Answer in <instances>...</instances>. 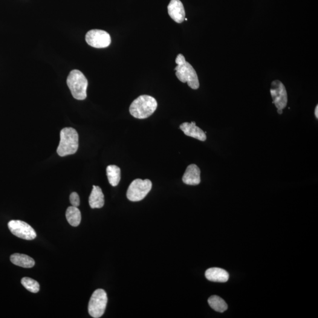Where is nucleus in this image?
<instances>
[{"instance_id": "1", "label": "nucleus", "mask_w": 318, "mask_h": 318, "mask_svg": "<svg viewBox=\"0 0 318 318\" xmlns=\"http://www.w3.org/2000/svg\"><path fill=\"white\" fill-rule=\"evenodd\" d=\"M175 62L177 66L175 68L176 76L181 82L187 83L191 89L196 90L199 88V81L197 73L192 66L186 62L183 54H179Z\"/></svg>"}, {"instance_id": "2", "label": "nucleus", "mask_w": 318, "mask_h": 318, "mask_svg": "<svg viewBox=\"0 0 318 318\" xmlns=\"http://www.w3.org/2000/svg\"><path fill=\"white\" fill-rule=\"evenodd\" d=\"M158 108L157 101L148 95H142L137 98L130 106V114L138 119H144L152 115Z\"/></svg>"}, {"instance_id": "3", "label": "nucleus", "mask_w": 318, "mask_h": 318, "mask_svg": "<svg viewBox=\"0 0 318 318\" xmlns=\"http://www.w3.org/2000/svg\"><path fill=\"white\" fill-rule=\"evenodd\" d=\"M79 148V135L72 127H66L60 132V141L57 147L58 155L62 157L73 155Z\"/></svg>"}, {"instance_id": "4", "label": "nucleus", "mask_w": 318, "mask_h": 318, "mask_svg": "<svg viewBox=\"0 0 318 318\" xmlns=\"http://www.w3.org/2000/svg\"><path fill=\"white\" fill-rule=\"evenodd\" d=\"M67 84L74 99H86L88 81L82 72L78 70L71 71L68 77Z\"/></svg>"}, {"instance_id": "5", "label": "nucleus", "mask_w": 318, "mask_h": 318, "mask_svg": "<svg viewBox=\"0 0 318 318\" xmlns=\"http://www.w3.org/2000/svg\"><path fill=\"white\" fill-rule=\"evenodd\" d=\"M152 187V182L149 179H136L130 184L127 192V198L132 202L142 201L151 190Z\"/></svg>"}, {"instance_id": "6", "label": "nucleus", "mask_w": 318, "mask_h": 318, "mask_svg": "<svg viewBox=\"0 0 318 318\" xmlns=\"http://www.w3.org/2000/svg\"><path fill=\"white\" fill-rule=\"evenodd\" d=\"M108 300V296L105 290L102 289L95 290L89 303L88 310L91 316L94 318L102 317L106 311Z\"/></svg>"}, {"instance_id": "7", "label": "nucleus", "mask_w": 318, "mask_h": 318, "mask_svg": "<svg viewBox=\"0 0 318 318\" xmlns=\"http://www.w3.org/2000/svg\"><path fill=\"white\" fill-rule=\"evenodd\" d=\"M8 227L10 232L18 238L28 241L36 238V231L25 222L13 220L8 223Z\"/></svg>"}, {"instance_id": "8", "label": "nucleus", "mask_w": 318, "mask_h": 318, "mask_svg": "<svg viewBox=\"0 0 318 318\" xmlns=\"http://www.w3.org/2000/svg\"><path fill=\"white\" fill-rule=\"evenodd\" d=\"M86 41L89 45L96 48H104L109 47L111 44V37L104 30H91L86 36Z\"/></svg>"}, {"instance_id": "9", "label": "nucleus", "mask_w": 318, "mask_h": 318, "mask_svg": "<svg viewBox=\"0 0 318 318\" xmlns=\"http://www.w3.org/2000/svg\"><path fill=\"white\" fill-rule=\"evenodd\" d=\"M271 94L273 99V103L278 109H285L287 106V91L283 84L279 80L272 83Z\"/></svg>"}, {"instance_id": "10", "label": "nucleus", "mask_w": 318, "mask_h": 318, "mask_svg": "<svg viewBox=\"0 0 318 318\" xmlns=\"http://www.w3.org/2000/svg\"><path fill=\"white\" fill-rule=\"evenodd\" d=\"M167 9L169 15L175 22L182 23L184 22L186 14L183 5L180 0H171Z\"/></svg>"}, {"instance_id": "11", "label": "nucleus", "mask_w": 318, "mask_h": 318, "mask_svg": "<svg viewBox=\"0 0 318 318\" xmlns=\"http://www.w3.org/2000/svg\"><path fill=\"white\" fill-rule=\"evenodd\" d=\"M180 129L187 136L192 137L202 141L206 140V133L196 126L194 121H192V123H182L180 126Z\"/></svg>"}, {"instance_id": "12", "label": "nucleus", "mask_w": 318, "mask_h": 318, "mask_svg": "<svg viewBox=\"0 0 318 318\" xmlns=\"http://www.w3.org/2000/svg\"><path fill=\"white\" fill-rule=\"evenodd\" d=\"M182 181L183 183L192 186H196L201 183V170L195 164H190L187 167Z\"/></svg>"}, {"instance_id": "13", "label": "nucleus", "mask_w": 318, "mask_h": 318, "mask_svg": "<svg viewBox=\"0 0 318 318\" xmlns=\"http://www.w3.org/2000/svg\"><path fill=\"white\" fill-rule=\"evenodd\" d=\"M205 276L207 280L215 282H226L229 278L227 272L219 268L208 269L205 273Z\"/></svg>"}, {"instance_id": "14", "label": "nucleus", "mask_w": 318, "mask_h": 318, "mask_svg": "<svg viewBox=\"0 0 318 318\" xmlns=\"http://www.w3.org/2000/svg\"><path fill=\"white\" fill-rule=\"evenodd\" d=\"M89 204L92 209H100L105 204V196L99 186H92V190L89 197Z\"/></svg>"}, {"instance_id": "15", "label": "nucleus", "mask_w": 318, "mask_h": 318, "mask_svg": "<svg viewBox=\"0 0 318 318\" xmlns=\"http://www.w3.org/2000/svg\"><path fill=\"white\" fill-rule=\"evenodd\" d=\"M10 261L14 265L24 268H33L35 265L34 259L24 254L14 253L10 256Z\"/></svg>"}, {"instance_id": "16", "label": "nucleus", "mask_w": 318, "mask_h": 318, "mask_svg": "<svg viewBox=\"0 0 318 318\" xmlns=\"http://www.w3.org/2000/svg\"><path fill=\"white\" fill-rule=\"evenodd\" d=\"M66 219H67L69 224L72 227H76L79 226L82 220L81 212L77 207L70 206L68 208L66 213Z\"/></svg>"}, {"instance_id": "17", "label": "nucleus", "mask_w": 318, "mask_h": 318, "mask_svg": "<svg viewBox=\"0 0 318 318\" xmlns=\"http://www.w3.org/2000/svg\"><path fill=\"white\" fill-rule=\"evenodd\" d=\"M107 176L110 184L112 186H117L121 179V170L115 165H109L106 169Z\"/></svg>"}, {"instance_id": "18", "label": "nucleus", "mask_w": 318, "mask_h": 318, "mask_svg": "<svg viewBox=\"0 0 318 318\" xmlns=\"http://www.w3.org/2000/svg\"><path fill=\"white\" fill-rule=\"evenodd\" d=\"M208 303L213 310L221 312V313L226 311L227 309V305L226 302L218 296H210L208 299Z\"/></svg>"}, {"instance_id": "19", "label": "nucleus", "mask_w": 318, "mask_h": 318, "mask_svg": "<svg viewBox=\"0 0 318 318\" xmlns=\"http://www.w3.org/2000/svg\"><path fill=\"white\" fill-rule=\"evenodd\" d=\"M22 284L28 291L32 293H37L40 291V285L38 282L30 277H24L22 279Z\"/></svg>"}, {"instance_id": "20", "label": "nucleus", "mask_w": 318, "mask_h": 318, "mask_svg": "<svg viewBox=\"0 0 318 318\" xmlns=\"http://www.w3.org/2000/svg\"><path fill=\"white\" fill-rule=\"evenodd\" d=\"M70 201L72 206L78 207L80 205V198L76 192H73L70 196Z\"/></svg>"}, {"instance_id": "21", "label": "nucleus", "mask_w": 318, "mask_h": 318, "mask_svg": "<svg viewBox=\"0 0 318 318\" xmlns=\"http://www.w3.org/2000/svg\"><path fill=\"white\" fill-rule=\"evenodd\" d=\"M315 116H316V118H318V106L317 105L316 107V108H315Z\"/></svg>"}, {"instance_id": "22", "label": "nucleus", "mask_w": 318, "mask_h": 318, "mask_svg": "<svg viewBox=\"0 0 318 318\" xmlns=\"http://www.w3.org/2000/svg\"><path fill=\"white\" fill-rule=\"evenodd\" d=\"M277 113H278V114H283V110L282 109H277Z\"/></svg>"}]
</instances>
